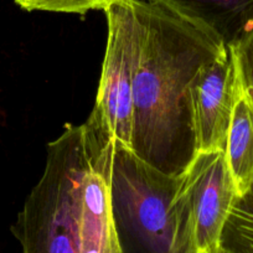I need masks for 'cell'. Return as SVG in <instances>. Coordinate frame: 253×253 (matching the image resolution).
<instances>
[{"mask_svg":"<svg viewBox=\"0 0 253 253\" xmlns=\"http://www.w3.org/2000/svg\"><path fill=\"white\" fill-rule=\"evenodd\" d=\"M135 21L132 152L170 176L196 153L190 86L227 43L152 0H130Z\"/></svg>","mask_w":253,"mask_h":253,"instance_id":"cell-1","label":"cell"},{"mask_svg":"<svg viewBox=\"0 0 253 253\" xmlns=\"http://www.w3.org/2000/svg\"><path fill=\"white\" fill-rule=\"evenodd\" d=\"M11 232L21 253H121L111 174L82 148H47L45 168Z\"/></svg>","mask_w":253,"mask_h":253,"instance_id":"cell-2","label":"cell"},{"mask_svg":"<svg viewBox=\"0 0 253 253\" xmlns=\"http://www.w3.org/2000/svg\"><path fill=\"white\" fill-rule=\"evenodd\" d=\"M176 184L177 176L116 145L111 205L121 253H176L169 212Z\"/></svg>","mask_w":253,"mask_h":253,"instance_id":"cell-3","label":"cell"},{"mask_svg":"<svg viewBox=\"0 0 253 253\" xmlns=\"http://www.w3.org/2000/svg\"><path fill=\"white\" fill-rule=\"evenodd\" d=\"M238 196L225 152L196 153L177 176L169 208L176 253L217 251L223 226Z\"/></svg>","mask_w":253,"mask_h":253,"instance_id":"cell-4","label":"cell"},{"mask_svg":"<svg viewBox=\"0 0 253 253\" xmlns=\"http://www.w3.org/2000/svg\"><path fill=\"white\" fill-rule=\"evenodd\" d=\"M103 11L108 28L106 52L96 102L86 124L117 147L132 150L133 74L137 50L132 1L117 0Z\"/></svg>","mask_w":253,"mask_h":253,"instance_id":"cell-5","label":"cell"},{"mask_svg":"<svg viewBox=\"0 0 253 253\" xmlns=\"http://www.w3.org/2000/svg\"><path fill=\"white\" fill-rule=\"evenodd\" d=\"M242 94L231 45L196 74L190 86V108L198 152H225L236 103Z\"/></svg>","mask_w":253,"mask_h":253,"instance_id":"cell-6","label":"cell"},{"mask_svg":"<svg viewBox=\"0 0 253 253\" xmlns=\"http://www.w3.org/2000/svg\"><path fill=\"white\" fill-rule=\"evenodd\" d=\"M208 29L230 45L253 18V0H152Z\"/></svg>","mask_w":253,"mask_h":253,"instance_id":"cell-7","label":"cell"},{"mask_svg":"<svg viewBox=\"0 0 253 253\" xmlns=\"http://www.w3.org/2000/svg\"><path fill=\"white\" fill-rule=\"evenodd\" d=\"M225 157L238 195H243L253 184V109L243 92L233 111Z\"/></svg>","mask_w":253,"mask_h":253,"instance_id":"cell-8","label":"cell"},{"mask_svg":"<svg viewBox=\"0 0 253 253\" xmlns=\"http://www.w3.org/2000/svg\"><path fill=\"white\" fill-rule=\"evenodd\" d=\"M220 253H253V194L238 196L223 226Z\"/></svg>","mask_w":253,"mask_h":253,"instance_id":"cell-9","label":"cell"},{"mask_svg":"<svg viewBox=\"0 0 253 253\" xmlns=\"http://www.w3.org/2000/svg\"><path fill=\"white\" fill-rule=\"evenodd\" d=\"M230 45L235 53L242 92L253 109V18Z\"/></svg>","mask_w":253,"mask_h":253,"instance_id":"cell-10","label":"cell"},{"mask_svg":"<svg viewBox=\"0 0 253 253\" xmlns=\"http://www.w3.org/2000/svg\"><path fill=\"white\" fill-rule=\"evenodd\" d=\"M16 5L28 11L80 14L92 10H104L117 0H14Z\"/></svg>","mask_w":253,"mask_h":253,"instance_id":"cell-11","label":"cell"},{"mask_svg":"<svg viewBox=\"0 0 253 253\" xmlns=\"http://www.w3.org/2000/svg\"><path fill=\"white\" fill-rule=\"evenodd\" d=\"M248 191H251V193H252V194H253V184H252V186H251V189H250V190H248Z\"/></svg>","mask_w":253,"mask_h":253,"instance_id":"cell-12","label":"cell"},{"mask_svg":"<svg viewBox=\"0 0 253 253\" xmlns=\"http://www.w3.org/2000/svg\"><path fill=\"white\" fill-rule=\"evenodd\" d=\"M211 253H220V252H218V250H217V251H215V252H211Z\"/></svg>","mask_w":253,"mask_h":253,"instance_id":"cell-13","label":"cell"}]
</instances>
